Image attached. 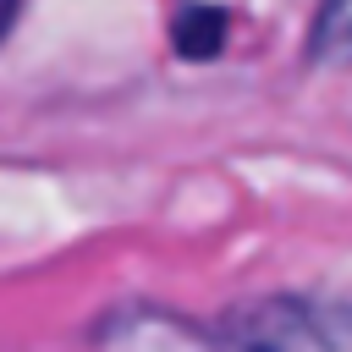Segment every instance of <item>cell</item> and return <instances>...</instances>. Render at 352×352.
Here are the masks:
<instances>
[{
	"instance_id": "cell-3",
	"label": "cell",
	"mask_w": 352,
	"mask_h": 352,
	"mask_svg": "<svg viewBox=\"0 0 352 352\" xmlns=\"http://www.w3.org/2000/svg\"><path fill=\"white\" fill-rule=\"evenodd\" d=\"M16 6H22V0H11V11H16Z\"/></svg>"
},
{
	"instance_id": "cell-2",
	"label": "cell",
	"mask_w": 352,
	"mask_h": 352,
	"mask_svg": "<svg viewBox=\"0 0 352 352\" xmlns=\"http://www.w3.org/2000/svg\"><path fill=\"white\" fill-rule=\"evenodd\" d=\"M226 38V11L214 6H182V16L170 22V50L187 60H209Z\"/></svg>"
},
{
	"instance_id": "cell-1",
	"label": "cell",
	"mask_w": 352,
	"mask_h": 352,
	"mask_svg": "<svg viewBox=\"0 0 352 352\" xmlns=\"http://www.w3.org/2000/svg\"><path fill=\"white\" fill-rule=\"evenodd\" d=\"M302 55H308V66H319V72L352 66V0H319Z\"/></svg>"
}]
</instances>
